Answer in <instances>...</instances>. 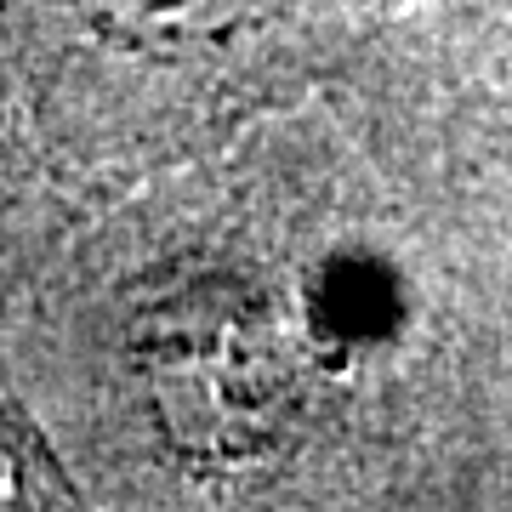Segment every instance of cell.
<instances>
[{
  "instance_id": "6da1fadb",
  "label": "cell",
  "mask_w": 512,
  "mask_h": 512,
  "mask_svg": "<svg viewBox=\"0 0 512 512\" xmlns=\"http://www.w3.org/2000/svg\"><path fill=\"white\" fill-rule=\"evenodd\" d=\"M0 512H97L0 359Z\"/></svg>"
}]
</instances>
